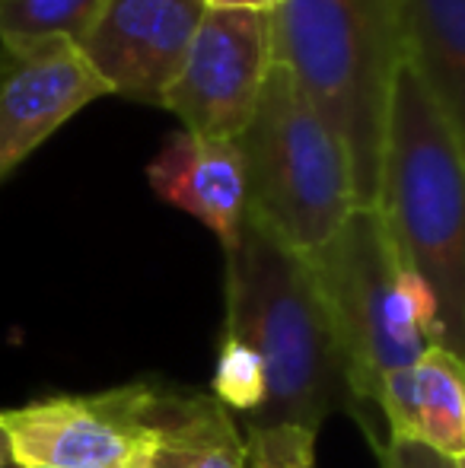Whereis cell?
<instances>
[{"instance_id":"1","label":"cell","mask_w":465,"mask_h":468,"mask_svg":"<svg viewBox=\"0 0 465 468\" xmlns=\"http://www.w3.org/2000/svg\"><path fill=\"white\" fill-rule=\"evenodd\" d=\"M224 332L246 341L268 370V401L246 427L297 424L319 433L342 408L366 420L310 265L252 217L227 255Z\"/></svg>"},{"instance_id":"2","label":"cell","mask_w":465,"mask_h":468,"mask_svg":"<svg viewBox=\"0 0 465 468\" xmlns=\"http://www.w3.org/2000/svg\"><path fill=\"white\" fill-rule=\"evenodd\" d=\"M373 207L434 303L440 347L465 360V144L408 64L392 96Z\"/></svg>"},{"instance_id":"3","label":"cell","mask_w":465,"mask_h":468,"mask_svg":"<svg viewBox=\"0 0 465 468\" xmlns=\"http://www.w3.org/2000/svg\"><path fill=\"white\" fill-rule=\"evenodd\" d=\"M271 23L274 58L344 141L360 207H373L405 68L402 0H280Z\"/></svg>"},{"instance_id":"4","label":"cell","mask_w":465,"mask_h":468,"mask_svg":"<svg viewBox=\"0 0 465 468\" xmlns=\"http://www.w3.org/2000/svg\"><path fill=\"white\" fill-rule=\"evenodd\" d=\"M322 296L354 399L376 405L383 379L437 341L424 283L398 255L376 207H357L325 246L303 255Z\"/></svg>"},{"instance_id":"5","label":"cell","mask_w":465,"mask_h":468,"mask_svg":"<svg viewBox=\"0 0 465 468\" xmlns=\"http://www.w3.org/2000/svg\"><path fill=\"white\" fill-rule=\"evenodd\" d=\"M236 141L246 156L248 217L293 252L325 246L360 207L348 147L280 64Z\"/></svg>"},{"instance_id":"6","label":"cell","mask_w":465,"mask_h":468,"mask_svg":"<svg viewBox=\"0 0 465 468\" xmlns=\"http://www.w3.org/2000/svg\"><path fill=\"white\" fill-rule=\"evenodd\" d=\"M153 379L0 408L10 459L36 468H141L156 431Z\"/></svg>"},{"instance_id":"7","label":"cell","mask_w":465,"mask_h":468,"mask_svg":"<svg viewBox=\"0 0 465 468\" xmlns=\"http://www.w3.org/2000/svg\"><path fill=\"white\" fill-rule=\"evenodd\" d=\"M274 64L271 10L207 6L163 109L185 131L239 137L259 109Z\"/></svg>"},{"instance_id":"8","label":"cell","mask_w":465,"mask_h":468,"mask_svg":"<svg viewBox=\"0 0 465 468\" xmlns=\"http://www.w3.org/2000/svg\"><path fill=\"white\" fill-rule=\"evenodd\" d=\"M205 13L207 0H106L80 51L109 96L163 109Z\"/></svg>"},{"instance_id":"9","label":"cell","mask_w":465,"mask_h":468,"mask_svg":"<svg viewBox=\"0 0 465 468\" xmlns=\"http://www.w3.org/2000/svg\"><path fill=\"white\" fill-rule=\"evenodd\" d=\"M109 87L80 45H0V186Z\"/></svg>"},{"instance_id":"10","label":"cell","mask_w":465,"mask_h":468,"mask_svg":"<svg viewBox=\"0 0 465 468\" xmlns=\"http://www.w3.org/2000/svg\"><path fill=\"white\" fill-rule=\"evenodd\" d=\"M147 182L160 201L211 229L227 255L239 246L248 220V173L236 137L173 131L147 163Z\"/></svg>"},{"instance_id":"11","label":"cell","mask_w":465,"mask_h":468,"mask_svg":"<svg viewBox=\"0 0 465 468\" xmlns=\"http://www.w3.org/2000/svg\"><path fill=\"white\" fill-rule=\"evenodd\" d=\"M376 408L389 440H411L443 456L465 459V360L434 345L411 367L389 373Z\"/></svg>"},{"instance_id":"12","label":"cell","mask_w":465,"mask_h":468,"mask_svg":"<svg viewBox=\"0 0 465 468\" xmlns=\"http://www.w3.org/2000/svg\"><path fill=\"white\" fill-rule=\"evenodd\" d=\"M141 468H246V437L214 395L163 386Z\"/></svg>"},{"instance_id":"13","label":"cell","mask_w":465,"mask_h":468,"mask_svg":"<svg viewBox=\"0 0 465 468\" xmlns=\"http://www.w3.org/2000/svg\"><path fill=\"white\" fill-rule=\"evenodd\" d=\"M405 64L465 144V0H402Z\"/></svg>"},{"instance_id":"14","label":"cell","mask_w":465,"mask_h":468,"mask_svg":"<svg viewBox=\"0 0 465 468\" xmlns=\"http://www.w3.org/2000/svg\"><path fill=\"white\" fill-rule=\"evenodd\" d=\"M106 0H0V45H80Z\"/></svg>"},{"instance_id":"15","label":"cell","mask_w":465,"mask_h":468,"mask_svg":"<svg viewBox=\"0 0 465 468\" xmlns=\"http://www.w3.org/2000/svg\"><path fill=\"white\" fill-rule=\"evenodd\" d=\"M214 399L227 408L246 418V424H252L259 418V411L268 401V370L261 364V357L236 335L220 338L217 351V367H214Z\"/></svg>"},{"instance_id":"16","label":"cell","mask_w":465,"mask_h":468,"mask_svg":"<svg viewBox=\"0 0 465 468\" xmlns=\"http://www.w3.org/2000/svg\"><path fill=\"white\" fill-rule=\"evenodd\" d=\"M246 468H316V431L297 424L246 427Z\"/></svg>"},{"instance_id":"17","label":"cell","mask_w":465,"mask_h":468,"mask_svg":"<svg viewBox=\"0 0 465 468\" xmlns=\"http://www.w3.org/2000/svg\"><path fill=\"white\" fill-rule=\"evenodd\" d=\"M379 463L383 468H460L456 459L411 440H386V446L379 450Z\"/></svg>"},{"instance_id":"18","label":"cell","mask_w":465,"mask_h":468,"mask_svg":"<svg viewBox=\"0 0 465 468\" xmlns=\"http://www.w3.org/2000/svg\"><path fill=\"white\" fill-rule=\"evenodd\" d=\"M211 10H274V0H207Z\"/></svg>"},{"instance_id":"19","label":"cell","mask_w":465,"mask_h":468,"mask_svg":"<svg viewBox=\"0 0 465 468\" xmlns=\"http://www.w3.org/2000/svg\"><path fill=\"white\" fill-rule=\"evenodd\" d=\"M10 463V446H6V437L0 433V468Z\"/></svg>"},{"instance_id":"20","label":"cell","mask_w":465,"mask_h":468,"mask_svg":"<svg viewBox=\"0 0 465 468\" xmlns=\"http://www.w3.org/2000/svg\"><path fill=\"white\" fill-rule=\"evenodd\" d=\"M4 468H36V465H19V463H13V459H10V463H6Z\"/></svg>"},{"instance_id":"21","label":"cell","mask_w":465,"mask_h":468,"mask_svg":"<svg viewBox=\"0 0 465 468\" xmlns=\"http://www.w3.org/2000/svg\"><path fill=\"white\" fill-rule=\"evenodd\" d=\"M460 468H465V459H462V463H460Z\"/></svg>"},{"instance_id":"22","label":"cell","mask_w":465,"mask_h":468,"mask_svg":"<svg viewBox=\"0 0 465 468\" xmlns=\"http://www.w3.org/2000/svg\"><path fill=\"white\" fill-rule=\"evenodd\" d=\"M274 4H280V0H274Z\"/></svg>"}]
</instances>
